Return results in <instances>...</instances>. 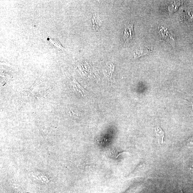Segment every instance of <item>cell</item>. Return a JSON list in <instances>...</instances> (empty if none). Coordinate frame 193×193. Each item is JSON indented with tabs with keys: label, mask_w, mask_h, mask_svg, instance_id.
Returning <instances> with one entry per match:
<instances>
[{
	"label": "cell",
	"mask_w": 193,
	"mask_h": 193,
	"mask_svg": "<svg viewBox=\"0 0 193 193\" xmlns=\"http://www.w3.org/2000/svg\"><path fill=\"white\" fill-rule=\"evenodd\" d=\"M159 33L161 39L166 40L171 43H173L174 40L172 36L167 31V29H165L164 27L159 28Z\"/></svg>",
	"instance_id": "obj_2"
},
{
	"label": "cell",
	"mask_w": 193,
	"mask_h": 193,
	"mask_svg": "<svg viewBox=\"0 0 193 193\" xmlns=\"http://www.w3.org/2000/svg\"><path fill=\"white\" fill-rule=\"evenodd\" d=\"M181 193H183V191H182L181 189Z\"/></svg>",
	"instance_id": "obj_13"
},
{
	"label": "cell",
	"mask_w": 193,
	"mask_h": 193,
	"mask_svg": "<svg viewBox=\"0 0 193 193\" xmlns=\"http://www.w3.org/2000/svg\"><path fill=\"white\" fill-rule=\"evenodd\" d=\"M114 157H116V158L118 157L120 154L123 153L124 152H125V151H114Z\"/></svg>",
	"instance_id": "obj_10"
},
{
	"label": "cell",
	"mask_w": 193,
	"mask_h": 193,
	"mask_svg": "<svg viewBox=\"0 0 193 193\" xmlns=\"http://www.w3.org/2000/svg\"><path fill=\"white\" fill-rule=\"evenodd\" d=\"M66 111V113L71 116L73 117H79L80 115L79 113L76 110L71 108H67Z\"/></svg>",
	"instance_id": "obj_8"
},
{
	"label": "cell",
	"mask_w": 193,
	"mask_h": 193,
	"mask_svg": "<svg viewBox=\"0 0 193 193\" xmlns=\"http://www.w3.org/2000/svg\"><path fill=\"white\" fill-rule=\"evenodd\" d=\"M155 132L159 143L160 145H162L164 143V131L161 128L158 126L156 128Z\"/></svg>",
	"instance_id": "obj_5"
},
{
	"label": "cell",
	"mask_w": 193,
	"mask_h": 193,
	"mask_svg": "<svg viewBox=\"0 0 193 193\" xmlns=\"http://www.w3.org/2000/svg\"><path fill=\"white\" fill-rule=\"evenodd\" d=\"M185 145L189 148H193V135L186 140Z\"/></svg>",
	"instance_id": "obj_9"
},
{
	"label": "cell",
	"mask_w": 193,
	"mask_h": 193,
	"mask_svg": "<svg viewBox=\"0 0 193 193\" xmlns=\"http://www.w3.org/2000/svg\"><path fill=\"white\" fill-rule=\"evenodd\" d=\"M48 41L50 45H53L54 47H56L58 50L64 52L66 50L61 45L60 42L56 39L48 38Z\"/></svg>",
	"instance_id": "obj_6"
},
{
	"label": "cell",
	"mask_w": 193,
	"mask_h": 193,
	"mask_svg": "<svg viewBox=\"0 0 193 193\" xmlns=\"http://www.w3.org/2000/svg\"><path fill=\"white\" fill-rule=\"evenodd\" d=\"M69 78L70 79L72 85L73 87H74L75 90L81 93V94H83L82 92H84V91L83 90V88H82V87L80 86L79 84L77 83L74 79L72 78Z\"/></svg>",
	"instance_id": "obj_7"
},
{
	"label": "cell",
	"mask_w": 193,
	"mask_h": 193,
	"mask_svg": "<svg viewBox=\"0 0 193 193\" xmlns=\"http://www.w3.org/2000/svg\"><path fill=\"white\" fill-rule=\"evenodd\" d=\"M115 66L113 63L110 62L107 64L106 67L105 68L103 73L105 76L109 80H111L112 74L115 69Z\"/></svg>",
	"instance_id": "obj_3"
},
{
	"label": "cell",
	"mask_w": 193,
	"mask_h": 193,
	"mask_svg": "<svg viewBox=\"0 0 193 193\" xmlns=\"http://www.w3.org/2000/svg\"><path fill=\"white\" fill-rule=\"evenodd\" d=\"M189 102H190L191 103V104L192 105V112H193V99H191L190 100V101H189Z\"/></svg>",
	"instance_id": "obj_12"
},
{
	"label": "cell",
	"mask_w": 193,
	"mask_h": 193,
	"mask_svg": "<svg viewBox=\"0 0 193 193\" xmlns=\"http://www.w3.org/2000/svg\"><path fill=\"white\" fill-rule=\"evenodd\" d=\"M189 171L190 173L193 176V163L191 164L189 167Z\"/></svg>",
	"instance_id": "obj_11"
},
{
	"label": "cell",
	"mask_w": 193,
	"mask_h": 193,
	"mask_svg": "<svg viewBox=\"0 0 193 193\" xmlns=\"http://www.w3.org/2000/svg\"><path fill=\"white\" fill-rule=\"evenodd\" d=\"M182 21L186 24L191 23L193 21V8L189 9L182 16Z\"/></svg>",
	"instance_id": "obj_4"
},
{
	"label": "cell",
	"mask_w": 193,
	"mask_h": 193,
	"mask_svg": "<svg viewBox=\"0 0 193 193\" xmlns=\"http://www.w3.org/2000/svg\"><path fill=\"white\" fill-rule=\"evenodd\" d=\"M133 25V23H129L126 26L122 38V43L124 45H128L132 39L134 35Z\"/></svg>",
	"instance_id": "obj_1"
}]
</instances>
